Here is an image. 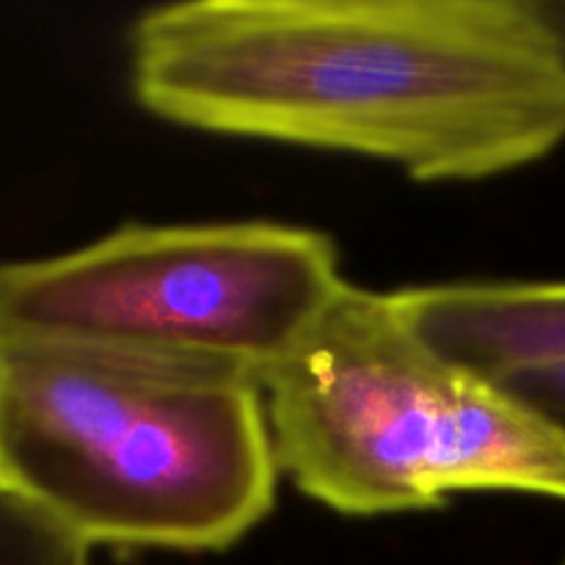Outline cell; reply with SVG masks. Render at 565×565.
<instances>
[{"label": "cell", "instance_id": "cell-1", "mask_svg": "<svg viewBox=\"0 0 565 565\" xmlns=\"http://www.w3.org/2000/svg\"><path fill=\"white\" fill-rule=\"evenodd\" d=\"M169 125L475 182L565 143V53L530 0H185L130 25Z\"/></svg>", "mask_w": 565, "mask_h": 565}, {"label": "cell", "instance_id": "cell-2", "mask_svg": "<svg viewBox=\"0 0 565 565\" xmlns=\"http://www.w3.org/2000/svg\"><path fill=\"white\" fill-rule=\"evenodd\" d=\"M279 475L252 375L3 340L0 486L92 550L224 552L270 516Z\"/></svg>", "mask_w": 565, "mask_h": 565}, {"label": "cell", "instance_id": "cell-3", "mask_svg": "<svg viewBox=\"0 0 565 565\" xmlns=\"http://www.w3.org/2000/svg\"><path fill=\"white\" fill-rule=\"evenodd\" d=\"M263 395L281 475L342 516L430 511L472 491L565 502L563 436L434 351L395 292L348 281Z\"/></svg>", "mask_w": 565, "mask_h": 565}, {"label": "cell", "instance_id": "cell-4", "mask_svg": "<svg viewBox=\"0 0 565 565\" xmlns=\"http://www.w3.org/2000/svg\"><path fill=\"white\" fill-rule=\"evenodd\" d=\"M345 285L334 241L309 226L125 224L0 263V337L213 364L263 386Z\"/></svg>", "mask_w": 565, "mask_h": 565}, {"label": "cell", "instance_id": "cell-5", "mask_svg": "<svg viewBox=\"0 0 565 565\" xmlns=\"http://www.w3.org/2000/svg\"><path fill=\"white\" fill-rule=\"evenodd\" d=\"M392 292L434 351L489 381L565 356V281H441Z\"/></svg>", "mask_w": 565, "mask_h": 565}, {"label": "cell", "instance_id": "cell-6", "mask_svg": "<svg viewBox=\"0 0 565 565\" xmlns=\"http://www.w3.org/2000/svg\"><path fill=\"white\" fill-rule=\"evenodd\" d=\"M0 565H92V546L0 486Z\"/></svg>", "mask_w": 565, "mask_h": 565}, {"label": "cell", "instance_id": "cell-7", "mask_svg": "<svg viewBox=\"0 0 565 565\" xmlns=\"http://www.w3.org/2000/svg\"><path fill=\"white\" fill-rule=\"evenodd\" d=\"M494 381L565 439V356L522 364Z\"/></svg>", "mask_w": 565, "mask_h": 565}, {"label": "cell", "instance_id": "cell-8", "mask_svg": "<svg viewBox=\"0 0 565 565\" xmlns=\"http://www.w3.org/2000/svg\"><path fill=\"white\" fill-rule=\"evenodd\" d=\"M530 3L565 53V0H530Z\"/></svg>", "mask_w": 565, "mask_h": 565}, {"label": "cell", "instance_id": "cell-9", "mask_svg": "<svg viewBox=\"0 0 565 565\" xmlns=\"http://www.w3.org/2000/svg\"><path fill=\"white\" fill-rule=\"evenodd\" d=\"M0 373H3V337H0Z\"/></svg>", "mask_w": 565, "mask_h": 565}, {"label": "cell", "instance_id": "cell-10", "mask_svg": "<svg viewBox=\"0 0 565 565\" xmlns=\"http://www.w3.org/2000/svg\"><path fill=\"white\" fill-rule=\"evenodd\" d=\"M561 565H565V561H563V563H561Z\"/></svg>", "mask_w": 565, "mask_h": 565}]
</instances>
